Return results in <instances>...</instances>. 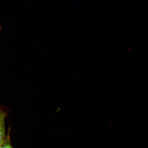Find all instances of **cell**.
Segmentation results:
<instances>
[{
	"instance_id": "cell-1",
	"label": "cell",
	"mask_w": 148,
	"mask_h": 148,
	"mask_svg": "<svg viewBox=\"0 0 148 148\" xmlns=\"http://www.w3.org/2000/svg\"><path fill=\"white\" fill-rule=\"evenodd\" d=\"M6 112L3 109H0V147L2 146L5 140V121Z\"/></svg>"
}]
</instances>
